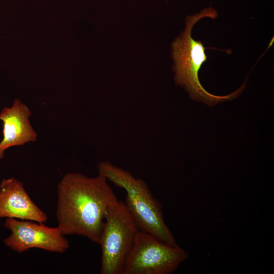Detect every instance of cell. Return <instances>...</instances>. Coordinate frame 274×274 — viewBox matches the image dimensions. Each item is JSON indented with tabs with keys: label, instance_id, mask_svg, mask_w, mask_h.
<instances>
[{
	"label": "cell",
	"instance_id": "52a82bcc",
	"mask_svg": "<svg viewBox=\"0 0 274 274\" xmlns=\"http://www.w3.org/2000/svg\"><path fill=\"white\" fill-rule=\"evenodd\" d=\"M0 218L45 223L47 214L31 200L23 183L15 178L3 179L0 184Z\"/></svg>",
	"mask_w": 274,
	"mask_h": 274
},
{
	"label": "cell",
	"instance_id": "5b68a950",
	"mask_svg": "<svg viewBox=\"0 0 274 274\" xmlns=\"http://www.w3.org/2000/svg\"><path fill=\"white\" fill-rule=\"evenodd\" d=\"M188 256L178 245L170 246L139 230L122 274H170Z\"/></svg>",
	"mask_w": 274,
	"mask_h": 274
},
{
	"label": "cell",
	"instance_id": "7a4b0ae2",
	"mask_svg": "<svg viewBox=\"0 0 274 274\" xmlns=\"http://www.w3.org/2000/svg\"><path fill=\"white\" fill-rule=\"evenodd\" d=\"M217 16L216 11L209 8L198 14L187 16L184 30L171 45L176 83L183 87L192 99L202 101L210 106L234 99L242 92L245 86L244 83L232 93L218 96L207 91L199 82L198 74L203 62L207 60L205 53L207 48L204 47L200 41L192 38V30L201 19L209 17L214 19Z\"/></svg>",
	"mask_w": 274,
	"mask_h": 274
},
{
	"label": "cell",
	"instance_id": "ba28073f",
	"mask_svg": "<svg viewBox=\"0 0 274 274\" xmlns=\"http://www.w3.org/2000/svg\"><path fill=\"white\" fill-rule=\"evenodd\" d=\"M30 115L29 109L18 99L14 100L11 107L2 109L0 120L3 124V138L0 142V160L9 148L37 140L38 135L29 122Z\"/></svg>",
	"mask_w": 274,
	"mask_h": 274
},
{
	"label": "cell",
	"instance_id": "3957f363",
	"mask_svg": "<svg viewBox=\"0 0 274 274\" xmlns=\"http://www.w3.org/2000/svg\"><path fill=\"white\" fill-rule=\"evenodd\" d=\"M98 174L126 192L125 201L139 230L149 233L172 246H178L164 221L162 207L146 183L109 161L98 165Z\"/></svg>",
	"mask_w": 274,
	"mask_h": 274
},
{
	"label": "cell",
	"instance_id": "8992f818",
	"mask_svg": "<svg viewBox=\"0 0 274 274\" xmlns=\"http://www.w3.org/2000/svg\"><path fill=\"white\" fill-rule=\"evenodd\" d=\"M11 234L4 240L11 249L22 253L32 248L62 253L69 248L68 240L58 227H50L43 223L7 218L4 223Z\"/></svg>",
	"mask_w": 274,
	"mask_h": 274
},
{
	"label": "cell",
	"instance_id": "277c9868",
	"mask_svg": "<svg viewBox=\"0 0 274 274\" xmlns=\"http://www.w3.org/2000/svg\"><path fill=\"white\" fill-rule=\"evenodd\" d=\"M139 230L124 202L118 200L106 216L98 244L101 274H122Z\"/></svg>",
	"mask_w": 274,
	"mask_h": 274
},
{
	"label": "cell",
	"instance_id": "6da1fadb",
	"mask_svg": "<svg viewBox=\"0 0 274 274\" xmlns=\"http://www.w3.org/2000/svg\"><path fill=\"white\" fill-rule=\"evenodd\" d=\"M118 200L104 176L66 173L57 187V227L64 235H81L99 244L106 216Z\"/></svg>",
	"mask_w": 274,
	"mask_h": 274
}]
</instances>
